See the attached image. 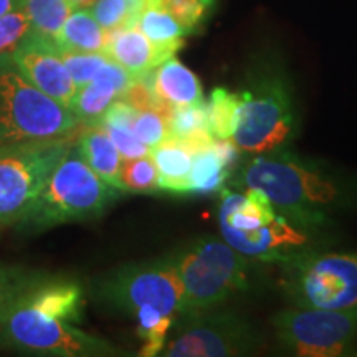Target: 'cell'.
I'll list each match as a JSON object with an SVG mask.
<instances>
[{
    "instance_id": "6da1fadb",
    "label": "cell",
    "mask_w": 357,
    "mask_h": 357,
    "mask_svg": "<svg viewBox=\"0 0 357 357\" xmlns=\"http://www.w3.org/2000/svg\"><path fill=\"white\" fill-rule=\"evenodd\" d=\"M119 190L106 184L71 144L35 200L22 225L42 230L101 215Z\"/></svg>"
},
{
    "instance_id": "7a4b0ae2",
    "label": "cell",
    "mask_w": 357,
    "mask_h": 357,
    "mask_svg": "<svg viewBox=\"0 0 357 357\" xmlns=\"http://www.w3.org/2000/svg\"><path fill=\"white\" fill-rule=\"evenodd\" d=\"M243 184L258 189L296 227L321 225L323 207L334 202L337 189L289 154H258L243 171Z\"/></svg>"
},
{
    "instance_id": "3957f363",
    "label": "cell",
    "mask_w": 357,
    "mask_h": 357,
    "mask_svg": "<svg viewBox=\"0 0 357 357\" xmlns=\"http://www.w3.org/2000/svg\"><path fill=\"white\" fill-rule=\"evenodd\" d=\"M79 119L26 79L12 55H0V147L68 137Z\"/></svg>"
},
{
    "instance_id": "277c9868",
    "label": "cell",
    "mask_w": 357,
    "mask_h": 357,
    "mask_svg": "<svg viewBox=\"0 0 357 357\" xmlns=\"http://www.w3.org/2000/svg\"><path fill=\"white\" fill-rule=\"evenodd\" d=\"M171 260L184 287L181 316L217 307L248 287V263L225 240L204 236Z\"/></svg>"
},
{
    "instance_id": "5b68a950",
    "label": "cell",
    "mask_w": 357,
    "mask_h": 357,
    "mask_svg": "<svg viewBox=\"0 0 357 357\" xmlns=\"http://www.w3.org/2000/svg\"><path fill=\"white\" fill-rule=\"evenodd\" d=\"M283 284L301 307H357V252L293 253L283 260Z\"/></svg>"
},
{
    "instance_id": "8992f818",
    "label": "cell",
    "mask_w": 357,
    "mask_h": 357,
    "mask_svg": "<svg viewBox=\"0 0 357 357\" xmlns=\"http://www.w3.org/2000/svg\"><path fill=\"white\" fill-rule=\"evenodd\" d=\"M70 146L60 137L0 147V229L22 225Z\"/></svg>"
},
{
    "instance_id": "52a82bcc",
    "label": "cell",
    "mask_w": 357,
    "mask_h": 357,
    "mask_svg": "<svg viewBox=\"0 0 357 357\" xmlns=\"http://www.w3.org/2000/svg\"><path fill=\"white\" fill-rule=\"evenodd\" d=\"M0 342L10 349L33 356L105 357L121 354V351L106 339L20 303L0 319Z\"/></svg>"
},
{
    "instance_id": "ba28073f",
    "label": "cell",
    "mask_w": 357,
    "mask_h": 357,
    "mask_svg": "<svg viewBox=\"0 0 357 357\" xmlns=\"http://www.w3.org/2000/svg\"><path fill=\"white\" fill-rule=\"evenodd\" d=\"M93 293L106 307L124 314L132 316L142 306H154L176 318L184 287L171 258H162L116 268L96 281Z\"/></svg>"
},
{
    "instance_id": "9c48e42d",
    "label": "cell",
    "mask_w": 357,
    "mask_h": 357,
    "mask_svg": "<svg viewBox=\"0 0 357 357\" xmlns=\"http://www.w3.org/2000/svg\"><path fill=\"white\" fill-rule=\"evenodd\" d=\"M273 324L280 344L296 356H346L357 342V307L323 310L298 306L280 312Z\"/></svg>"
},
{
    "instance_id": "30bf717a",
    "label": "cell",
    "mask_w": 357,
    "mask_h": 357,
    "mask_svg": "<svg viewBox=\"0 0 357 357\" xmlns=\"http://www.w3.org/2000/svg\"><path fill=\"white\" fill-rule=\"evenodd\" d=\"M260 337L242 316L229 311H207L182 314L176 333L160 354L167 357H227L253 352Z\"/></svg>"
},
{
    "instance_id": "8fae6325",
    "label": "cell",
    "mask_w": 357,
    "mask_h": 357,
    "mask_svg": "<svg viewBox=\"0 0 357 357\" xmlns=\"http://www.w3.org/2000/svg\"><path fill=\"white\" fill-rule=\"evenodd\" d=\"M234 142L240 151L265 154L280 147L293 131L291 96L276 79L261 82L242 95Z\"/></svg>"
},
{
    "instance_id": "7c38bea8",
    "label": "cell",
    "mask_w": 357,
    "mask_h": 357,
    "mask_svg": "<svg viewBox=\"0 0 357 357\" xmlns=\"http://www.w3.org/2000/svg\"><path fill=\"white\" fill-rule=\"evenodd\" d=\"M12 58L22 75L33 86L70 108L78 88L71 79L53 40L30 32L12 53Z\"/></svg>"
},
{
    "instance_id": "4fadbf2b",
    "label": "cell",
    "mask_w": 357,
    "mask_h": 357,
    "mask_svg": "<svg viewBox=\"0 0 357 357\" xmlns=\"http://www.w3.org/2000/svg\"><path fill=\"white\" fill-rule=\"evenodd\" d=\"M222 236L231 248L243 257L258 258L265 261H280L303 248L307 243V236L284 215H276L270 223L255 230L236 231L220 229Z\"/></svg>"
},
{
    "instance_id": "5bb4252c",
    "label": "cell",
    "mask_w": 357,
    "mask_h": 357,
    "mask_svg": "<svg viewBox=\"0 0 357 357\" xmlns=\"http://www.w3.org/2000/svg\"><path fill=\"white\" fill-rule=\"evenodd\" d=\"M132 78V75L121 65L108 60L91 82L77 89L70 109L79 121L95 123L111 102L124 95Z\"/></svg>"
},
{
    "instance_id": "9a60e30c",
    "label": "cell",
    "mask_w": 357,
    "mask_h": 357,
    "mask_svg": "<svg viewBox=\"0 0 357 357\" xmlns=\"http://www.w3.org/2000/svg\"><path fill=\"white\" fill-rule=\"evenodd\" d=\"M19 303L71 324L82 323L83 319V288L78 281L68 278L45 276L22 296Z\"/></svg>"
},
{
    "instance_id": "2e32d148",
    "label": "cell",
    "mask_w": 357,
    "mask_h": 357,
    "mask_svg": "<svg viewBox=\"0 0 357 357\" xmlns=\"http://www.w3.org/2000/svg\"><path fill=\"white\" fill-rule=\"evenodd\" d=\"M105 55L136 78L153 71L174 53L154 45L136 25H131L109 32Z\"/></svg>"
},
{
    "instance_id": "e0dca14e",
    "label": "cell",
    "mask_w": 357,
    "mask_h": 357,
    "mask_svg": "<svg viewBox=\"0 0 357 357\" xmlns=\"http://www.w3.org/2000/svg\"><path fill=\"white\" fill-rule=\"evenodd\" d=\"M146 77L154 95L166 108L204 102L202 84L197 75L177 60L176 55L164 60L153 71L146 73Z\"/></svg>"
},
{
    "instance_id": "ac0fdd59",
    "label": "cell",
    "mask_w": 357,
    "mask_h": 357,
    "mask_svg": "<svg viewBox=\"0 0 357 357\" xmlns=\"http://www.w3.org/2000/svg\"><path fill=\"white\" fill-rule=\"evenodd\" d=\"M77 147L89 167L100 176L106 184H109L119 192L121 184V166L123 158L116 149L114 142L98 124L91 123V128L84 129L77 142Z\"/></svg>"
},
{
    "instance_id": "d6986e66",
    "label": "cell",
    "mask_w": 357,
    "mask_h": 357,
    "mask_svg": "<svg viewBox=\"0 0 357 357\" xmlns=\"http://www.w3.org/2000/svg\"><path fill=\"white\" fill-rule=\"evenodd\" d=\"M158 169L159 190L169 194H189L192 154L176 141H166L151 151Z\"/></svg>"
},
{
    "instance_id": "ffe728a7",
    "label": "cell",
    "mask_w": 357,
    "mask_h": 357,
    "mask_svg": "<svg viewBox=\"0 0 357 357\" xmlns=\"http://www.w3.org/2000/svg\"><path fill=\"white\" fill-rule=\"evenodd\" d=\"M109 32L100 25L89 8H75L55 38L58 48L105 53Z\"/></svg>"
},
{
    "instance_id": "44dd1931",
    "label": "cell",
    "mask_w": 357,
    "mask_h": 357,
    "mask_svg": "<svg viewBox=\"0 0 357 357\" xmlns=\"http://www.w3.org/2000/svg\"><path fill=\"white\" fill-rule=\"evenodd\" d=\"M134 25L154 45L174 53V55L182 47L184 37L187 35L182 25L174 19L171 13L164 10L162 7L155 6L151 0H147L146 7L137 15Z\"/></svg>"
},
{
    "instance_id": "7402d4cb",
    "label": "cell",
    "mask_w": 357,
    "mask_h": 357,
    "mask_svg": "<svg viewBox=\"0 0 357 357\" xmlns=\"http://www.w3.org/2000/svg\"><path fill=\"white\" fill-rule=\"evenodd\" d=\"M242 98L225 88H215L207 105L208 131L213 139H231L240 119Z\"/></svg>"
},
{
    "instance_id": "603a6c76",
    "label": "cell",
    "mask_w": 357,
    "mask_h": 357,
    "mask_svg": "<svg viewBox=\"0 0 357 357\" xmlns=\"http://www.w3.org/2000/svg\"><path fill=\"white\" fill-rule=\"evenodd\" d=\"M29 15L32 32L55 42L65 20L73 12L70 0H17Z\"/></svg>"
},
{
    "instance_id": "cb8c5ba5",
    "label": "cell",
    "mask_w": 357,
    "mask_h": 357,
    "mask_svg": "<svg viewBox=\"0 0 357 357\" xmlns=\"http://www.w3.org/2000/svg\"><path fill=\"white\" fill-rule=\"evenodd\" d=\"M132 316L137 319V336L142 339L139 354L144 357L160 354L167 342L169 331L176 324V318L164 314L154 306H142Z\"/></svg>"
},
{
    "instance_id": "d4e9b609",
    "label": "cell",
    "mask_w": 357,
    "mask_h": 357,
    "mask_svg": "<svg viewBox=\"0 0 357 357\" xmlns=\"http://www.w3.org/2000/svg\"><path fill=\"white\" fill-rule=\"evenodd\" d=\"M229 172L230 169L223 164L212 146L199 151L192 155L189 194H208L218 190L229 178Z\"/></svg>"
},
{
    "instance_id": "484cf974",
    "label": "cell",
    "mask_w": 357,
    "mask_h": 357,
    "mask_svg": "<svg viewBox=\"0 0 357 357\" xmlns=\"http://www.w3.org/2000/svg\"><path fill=\"white\" fill-rule=\"evenodd\" d=\"M42 278H45L43 273L30 268L0 265V319Z\"/></svg>"
},
{
    "instance_id": "4316f807",
    "label": "cell",
    "mask_w": 357,
    "mask_h": 357,
    "mask_svg": "<svg viewBox=\"0 0 357 357\" xmlns=\"http://www.w3.org/2000/svg\"><path fill=\"white\" fill-rule=\"evenodd\" d=\"M147 0H96L89 8L106 32L131 26L136 22Z\"/></svg>"
},
{
    "instance_id": "83f0119b",
    "label": "cell",
    "mask_w": 357,
    "mask_h": 357,
    "mask_svg": "<svg viewBox=\"0 0 357 357\" xmlns=\"http://www.w3.org/2000/svg\"><path fill=\"white\" fill-rule=\"evenodd\" d=\"M167 123H169V132H171V139L182 142L194 134L208 131V121H207V105L199 102V105L192 106H177V108H171L167 113Z\"/></svg>"
},
{
    "instance_id": "f1b7e54d",
    "label": "cell",
    "mask_w": 357,
    "mask_h": 357,
    "mask_svg": "<svg viewBox=\"0 0 357 357\" xmlns=\"http://www.w3.org/2000/svg\"><path fill=\"white\" fill-rule=\"evenodd\" d=\"M121 184L124 192H134V194L158 192V169L153 155L124 160L121 166Z\"/></svg>"
},
{
    "instance_id": "f546056e",
    "label": "cell",
    "mask_w": 357,
    "mask_h": 357,
    "mask_svg": "<svg viewBox=\"0 0 357 357\" xmlns=\"http://www.w3.org/2000/svg\"><path fill=\"white\" fill-rule=\"evenodd\" d=\"M167 113L159 109L137 111V116L136 119H134L131 131L134 132V136H136L142 144L149 147L151 151H153L154 147L162 144V142L171 139Z\"/></svg>"
},
{
    "instance_id": "4dcf8cb0",
    "label": "cell",
    "mask_w": 357,
    "mask_h": 357,
    "mask_svg": "<svg viewBox=\"0 0 357 357\" xmlns=\"http://www.w3.org/2000/svg\"><path fill=\"white\" fill-rule=\"evenodd\" d=\"M32 32L29 15L19 2L0 15V55H12L24 38Z\"/></svg>"
},
{
    "instance_id": "1f68e13d",
    "label": "cell",
    "mask_w": 357,
    "mask_h": 357,
    "mask_svg": "<svg viewBox=\"0 0 357 357\" xmlns=\"http://www.w3.org/2000/svg\"><path fill=\"white\" fill-rule=\"evenodd\" d=\"M151 2L171 13L187 35L197 30V26L215 6V0H151Z\"/></svg>"
},
{
    "instance_id": "d6a6232c",
    "label": "cell",
    "mask_w": 357,
    "mask_h": 357,
    "mask_svg": "<svg viewBox=\"0 0 357 357\" xmlns=\"http://www.w3.org/2000/svg\"><path fill=\"white\" fill-rule=\"evenodd\" d=\"M58 50L77 88H82L91 82L101 66L109 60L105 53L100 52H75L65 50V48H58Z\"/></svg>"
},
{
    "instance_id": "836d02e7",
    "label": "cell",
    "mask_w": 357,
    "mask_h": 357,
    "mask_svg": "<svg viewBox=\"0 0 357 357\" xmlns=\"http://www.w3.org/2000/svg\"><path fill=\"white\" fill-rule=\"evenodd\" d=\"M98 124V123H95ZM102 131L109 136V139L114 142L116 149L119 151L123 160L129 159H137L144 158V155L151 154V149L147 146L142 144V142L134 136V132L128 128H116V126H108V124H98Z\"/></svg>"
},
{
    "instance_id": "e575fe53",
    "label": "cell",
    "mask_w": 357,
    "mask_h": 357,
    "mask_svg": "<svg viewBox=\"0 0 357 357\" xmlns=\"http://www.w3.org/2000/svg\"><path fill=\"white\" fill-rule=\"evenodd\" d=\"M137 116V109L132 105H129L126 100L119 98L114 100L111 105L106 108L105 113L101 114L100 119H96L95 123L98 124H108V126L116 128H128L131 129L134 119Z\"/></svg>"
},
{
    "instance_id": "d590c367",
    "label": "cell",
    "mask_w": 357,
    "mask_h": 357,
    "mask_svg": "<svg viewBox=\"0 0 357 357\" xmlns=\"http://www.w3.org/2000/svg\"><path fill=\"white\" fill-rule=\"evenodd\" d=\"M96 0H70L71 7L75 8H91L93 3H95Z\"/></svg>"
},
{
    "instance_id": "8d00e7d4",
    "label": "cell",
    "mask_w": 357,
    "mask_h": 357,
    "mask_svg": "<svg viewBox=\"0 0 357 357\" xmlns=\"http://www.w3.org/2000/svg\"><path fill=\"white\" fill-rule=\"evenodd\" d=\"M17 0H0V15L2 13H6L7 10H10V8L15 6Z\"/></svg>"
}]
</instances>
